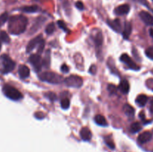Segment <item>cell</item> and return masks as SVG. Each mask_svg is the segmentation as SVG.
Wrapping results in <instances>:
<instances>
[{"mask_svg": "<svg viewBox=\"0 0 153 152\" xmlns=\"http://www.w3.org/2000/svg\"><path fill=\"white\" fill-rule=\"evenodd\" d=\"M120 61H122V62H123L124 63L126 64V65L128 66V68L131 69L136 70V71L140 69V67H139L138 66L131 60V58H130L128 55H126V54H123V55H121Z\"/></svg>", "mask_w": 153, "mask_h": 152, "instance_id": "7", "label": "cell"}, {"mask_svg": "<svg viewBox=\"0 0 153 152\" xmlns=\"http://www.w3.org/2000/svg\"><path fill=\"white\" fill-rule=\"evenodd\" d=\"M123 110L124 113H125L126 116H129V117H133L134 115V107H131V105L128 104H126L123 105Z\"/></svg>", "mask_w": 153, "mask_h": 152, "instance_id": "19", "label": "cell"}, {"mask_svg": "<svg viewBox=\"0 0 153 152\" xmlns=\"http://www.w3.org/2000/svg\"><path fill=\"white\" fill-rule=\"evenodd\" d=\"M43 49H44V40H43V41L42 42L40 45H39L38 49H37V52H38L39 54L42 53L43 51Z\"/></svg>", "mask_w": 153, "mask_h": 152, "instance_id": "36", "label": "cell"}, {"mask_svg": "<svg viewBox=\"0 0 153 152\" xmlns=\"http://www.w3.org/2000/svg\"><path fill=\"white\" fill-rule=\"evenodd\" d=\"M57 23H58V25L59 26V28H61L63 31H66V32H68L69 29H68V28L67 27V25H66L65 22H63L62 20H58V22H57Z\"/></svg>", "mask_w": 153, "mask_h": 152, "instance_id": "30", "label": "cell"}, {"mask_svg": "<svg viewBox=\"0 0 153 152\" xmlns=\"http://www.w3.org/2000/svg\"><path fill=\"white\" fill-rule=\"evenodd\" d=\"M145 54H146V55L148 57V58L153 60V49L152 48H149V49H146V52H145Z\"/></svg>", "mask_w": 153, "mask_h": 152, "instance_id": "32", "label": "cell"}, {"mask_svg": "<svg viewBox=\"0 0 153 152\" xmlns=\"http://www.w3.org/2000/svg\"><path fill=\"white\" fill-rule=\"evenodd\" d=\"M55 25H54L53 22H51V23H49V25L46 26V33L47 34H52V33L55 31Z\"/></svg>", "mask_w": 153, "mask_h": 152, "instance_id": "26", "label": "cell"}, {"mask_svg": "<svg viewBox=\"0 0 153 152\" xmlns=\"http://www.w3.org/2000/svg\"><path fill=\"white\" fill-rule=\"evenodd\" d=\"M131 28H132V27H131V22H125V24H124V29L123 31V37L124 39H126V40L128 39L131 33Z\"/></svg>", "mask_w": 153, "mask_h": 152, "instance_id": "17", "label": "cell"}, {"mask_svg": "<svg viewBox=\"0 0 153 152\" xmlns=\"http://www.w3.org/2000/svg\"><path fill=\"white\" fill-rule=\"evenodd\" d=\"M136 1H139V2H140V3H141V4H144V5H146V7H148L149 8V6L148 5V4H147V2H146V0H136Z\"/></svg>", "mask_w": 153, "mask_h": 152, "instance_id": "38", "label": "cell"}, {"mask_svg": "<svg viewBox=\"0 0 153 152\" xmlns=\"http://www.w3.org/2000/svg\"><path fill=\"white\" fill-rule=\"evenodd\" d=\"M29 62L32 65L34 71L39 72L43 66V60L39 54H34L29 57Z\"/></svg>", "mask_w": 153, "mask_h": 152, "instance_id": "6", "label": "cell"}, {"mask_svg": "<svg viewBox=\"0 0 153 152\" xmlns=\"http://www.w3.org/2000/svg\"><path fill=\"white\" fill-rule=\"evenodd\" d=\"M139 16L146 25L153 27V16L149 12L142 10L139 13Z\"/></svg>", "mask_w": 153, "mask_h": 152, "instance_id": "9", "label": "cell"}, {"mask_svg": "<svg viewBox=\"0 0 153 152\" xmlns=\"http://www.w3.org/2000/svg\"><path fill=\"white\" fill-rule=\"evenodd\" d=\"M0 50H1V40H0Z\"/></svg>", "mask_w": 153, "mask_h": 152, "instance_id": "41", "label": "cell"}, {"mask_svg": "<svg viewBox=\"0 0 153 152\" xmlns=\"http://www.w3.org/2000/svg\"><path fill=\"white\" fill-rule=\"evenodd\" d=\"M45 97L47 98L50 101H55L57 100V95L53 92H48L45 94Z\"/></svg>", "mask_w": 153, "mask_h": 152, "instance_id": "24", "label": "cell"}, {"mask_svg": "<svg viewBox=\"0 0 153 152\" xmlns=\"http://www.w3.org/2000/svg\"><path fill=\"white\" fill-rule=\"evenodd\" d=\"M70 101L68 98H64V99L61 100V106L63 109H64V110H67V109H68L69 107H70Z\"/></svg>", "mask_w": 153, "mask_h": 152, "instance_id": "25", "label": "cell"}, {"mask_svg": "<svg viewBox=\"0 0 153 152\" xmlns=\"http://www.w3.org/2000/svg\"><path fill=\"white\" fill-rule=\"evenodd\" d=\"M89 72L92 75H95L97 72V66L95 65H92L89 69Z\"/></svg>", "mask_w": 153, "mask_h": 152, "instance_id": "37", "label": "cell"}, {"mask_svg": "<svg viewBox=\"0 0 153 152\" xmlns=\"http://www.w3.org/2000/svg\"><path fill=\"white\" fill-rule=\"evenodd\" d=\"M117 86L114 84H108V90L111 94H115L117 92Z\"/></svg>", "mask_w": 153, "mask_h": 152, "instance_id": "31", "label": "cell"}, {"mask_svg": "<svg viewBox=\"0 0 153 152\" xmlns=\"http://www.w3.org/2000/svg\"><path fill=\"white\" fill-rule=\"evenodd\" d=\"M40 79L43 81L48 82L54 84L61 83L63 80V77L59 75L52 72H45L40 75Z\"/></svg>", "mask_w": 153, "mask_h": 152, "instance_id": "3", "label": "cell"}, {"mask_svg": "<svg viewBox=\"0 0 153 152\" xmlns=\"http://www.w3.org/2000/svg\"><path fill=\"white\" fill-rule=\"evenodd\" d=\"M149 34H150L151 37L153 39V28H151V29H149Z\"/></svg>", "mask_w": 153, "mask_h": 152, "instance_id": "40", "label": "cell"}, {"mask_svg": "<svg viewBox=\"0 0 153 152\" xmlns=\"http://www.w3.org/2000/svg\"><path fill=\"white\" fill-rule=\"evenodd\" d=\"M76 4V7H77L79 10H83L84 8H85V5H84V4L81 1H76V4Z\"/></svg>", "mask_w": 153, "mask_h": 152, "instance_id": "34", "label": "cell"}, {"mask_svg": "<svg viewBox=\"0 0 153 152\" xmlns=\"http://www.w3.org/2000/svg\"><path fill=\"white\" fill-rule=\"evenodd\" d=\"M43 41V37H42V35L37 36V37H36L35 38L32 39V40L28 43V46H27L26 52H28V53L32 52L36 47H37V46H39V45H40Z\"/></svg>", "mask_w": 153, "mask_h": 152, "instance_id": "8", "label": "cell"}, {"mask_svg": "<svg viewBox=\"0 0 153 152\" xmlns=\"http://www.w3.org/2000/svg\"><path fill=\"white\" fill-rule=\"evenodd\" d=\"M152 138V133L150 131H145L142 133L137 137V142L140 144H145L150 141Z\"/></svg>", "mask_w": 153, "mask_h": 152, "instance_id": "10", "label": "cell"}, {"mask_svg": "<svg viewBox=\"0 0 153 152\" xmlns=\"http://www.w3.org/2000/svg\"><path fill=\"white\" fill-rule=\"evenodd\" d=\"M152 1H153V0H152Z\"/></svg>", "mask_w": 153, "mask_h": 152, "instance_id": "42", "label": "cell"}, {"mask_svg": "<svg viewBox=\"0 0 153 152\" xmlns=\"http://www.w3.org/2000/svg\"><path fill=\"white\" fill-rule=\"evenodd\" d=\"M38 9L39 7L37 5H31L21 7L20 10L25 13H35V12L38 11Z\"/></svg>", "mask_w": 153, "mask_h": 152, "instance_id": "21", "label": "cell"}, {"mask_svg": "<svg viewBox=\"0 0 153 152\" xmlns=\"http://www.w3.org/2000/svg\"><path fill=\"white\" fill-rule=\"evenodd\" d=\"M118 89H120L121 92H123V94H127L129 92L130 89V85L129 83L128 82L127 80H122L120 83L119 87Z\"/></svg>", "mask_w": 153, "mask_h": 152, "instance_id": "16", "label": "cell"}, {"mask_svg": "<svg viewBox=\"0 0 153 152\" xmlns=\"http://www.w3.org/2000/svg\"><path fill=\"white\" fill-rule=\"evenodd\" d=\"M61 70L62 72L67 73V72H69V71H70V68H69L68 66H67V64L64 63L61 66Z\"/></svg>", "mask_w": 153, "mask_h": 152, "instance_id": "33", "label": "cell"}, {"mask_svg": "<svg viewBox=\"0 0 153 152\" xmlns=\"http://www.w3.org/2000/svg\"><path fill=\"white\" fill-rule=\"evenodd\" d=\"M34 116H35L36 119H43L45 116L43 113H41V112H37V113L34 114Z\"/></svg>", "mask_w": 153, "mask_h": 152, "instance_id": "35", "label": "cell"}, {"mask_svg": "<svg viewBox=\"0 0 153 152\" xmlns=\"http://www.w3.org/2000/svg\"><path fill=\"white\" fill-rule=\"evenodd\" d=\"M28 19L22 15H15L9 19L8 31L13 35H19L25 31Z\"/></svg>", "mask_w": 153, "mask_h": 152, "instance_id": "1", "label": "cell"}, {"mask_svg": "<svg viewBox=\"0 0 153 152\" xmlns=\"http://www.w3.org/2000/svg\"><path fill=\"white\" fill-rule=\"evenodd\" d=\"M130 10V6L128 4H123L118 6L114 9V13L117 16L127 14Z\"/></svg>", "mask_w": 153, "mask_h": 152, "instance_id": "11", "label": "cell"}, {"mask_svg": "<svg viewBox=\"0 0 153 152\" xmlns=\"http://www.w3.org/2000/svg\"><path fill=\"white\" fill-rule=\"evenodd\" d=\"M150 111L153 113V99L152 100V101H151V104H150Z\"/></svg>", "mask_w": 153, "mask_h": 152, "instance_id": "39", "label": "cell"}, {"mask_svg": "<svg viewBox=\"0 0 153 152\" xmlns=\"http://www.w3.org/2000/svg\"><path fill=\"white\" fill-rule=\"evenodd\" d=\"M95 31V34H93V39H94V41L95 43L96 47L97 48H100L102 45L103 42V37L102 34V31H100V30H94Z\"/></svg>", "mask_w": 153, "mask_h": 152, "instance_id": "12", "label": "cell"}, {"mask_svg": "<svg viewBox=\"0 0 153 152\" xmlns=\"http://www.w3.org/2000/svg\"><path fill=\"white\" fill-rule=\"evenodd\" d=\"M107 23L111 28V29L116 32H120L121 31V24L120 19H115L114 20H108Z\"/></svg>", "mask_w": 153, "mask_h": 152, "instance_id": "14", "label": "cell"}, {"mask_svg": "<svg viewBox=\"0 0 153 152\" xmlns=\"http://www.w3.org/2000/svg\"><path fill=\"white\" fill-rule=\"evenodd\" d=\"M80 137L84 141H90L92 138V133L91 130L87 127L82 128L80 131Z\"/></svg>", "mask_w": 153, "mask_h": 152, "instance_id": "13", "label": "cell"}, {"mask_svg": "<svg viewBox=\"0 0 153 152\" xmlns=\"http://www.w3.org/2000/svg\"><path fill=\"white\" fill-rule=\"evenodd\" d=\"M64 83L70 87L80 88L83 85V80L79 75H70L64 79Z\"/></svg>", "mask_w": 153, "mask_h": 152, "instance_id": "5", "label": "cell"}, {"mask_svg": "<svg viewBox=\"0 0 153 152\" xmlns=\"http://www.w3.org/2000/svg\"><path fill=\"white\" fill-rule=\"evenodd\" d=\"M1 65H2V68L1 69V72L3 74H7V73L10 72L13 70L15 68L14 61H12L10 58V57L7 56L6 55H3L1 56Z\"/></svg>", "mask_w": 153, "mask_h": 152, "instance_id": "4", "label": "cell"}, {"mask_svg": "<svg viewBox=\"0 0 153 152\" xmlns=\"http://www.w3.org/2000/svg\"><path fill=\"white\" fill-rule=\"evenodd\" d=\"M0 40L5 43H10V37H9L8 34L5 31H1L0 32Z\"/></svg>", "mask_w": 153, "mask_h": 152, "instance_id": "23", "label": "cell"}, {"mask_svg": "<svg viewBox=\"0 0 153 152\" xmlns=\"http://www.w3.org/2000/svg\"><path fill=\"white\" fill-rule=\"evenodd\" d=\"M148 101V97L146 95H139L136 98V103L138 104L140 107H144L146 105V104L147 103Z\"/></svg>", "mask_w": 153, "mask_h": 152, "instance_id": "20", "label": "cell"}, {"mask_svg": "<svg viewBox=\"0 0 153 152\" xmlns=\"http://www.w3.org/2000/svg\"><path fill=\"white\" fill-rule=\"evenodd\" d=\"M4 95L12 101H19L22 98V95L17 89L10 85H4L2 88Z\"/></svg>", "mask_w": 153, "mask_h": 152, "instance_id": "2", "label": "cell"}, {"mask_svg": "<svg viewBox=\"0 0 153 152\" xmlns=\"http://www.w3.org/2000/svg\"><path fill=\"white\" fill-rule=\"evenodd\" d=\"M49 63H50V56H49V52H48V53H46L45 58L43 60V66L47 68V67L49 66Z\"/></svg>", "mask_w": 153, "mask_h": 152, "instance_id": "27", "label": "cell"}, {"mask_svg": "<svg viewBox=\"0 0 153 152\" xmlns=\"http://www.w3.org/2000/svg\"><path fill=\"white\" fill-rule=\"evenodd\" d=\"M141 129L142 126L139 122H134L133 124H131V127H130V131H131V133H133V134L139 132Z\"/></svg>", "mask_w": 153, "mask_h": 152, "instance_id": "22", "label": "cell"}, {"mask_svg": "<svg viewBox=\"0 0 153 152\" xmlns=\"http://www.w3.org/2000/svg\"><path fill=\"white\" fill-rule=\"evenodd\" d=\"M18 73L21 78H26L30 75L29 68L25 65H21L18 69Z\"/></svg>", "mask_w": 153, "mask_h": 152, "instance_id": "15", "label": "cell"}, {"mask_svg": "<svg viewBox=\"0 0 153 152\" xmlns=\"http://www.w3.org/2000/svg\"><path fill=\"white\" fill-rule=\"evenodd\" d=\"M8 19V15L7 13H4L1 15H0V27L2 26Z\"/></svg>", "mask_w": 153, "mask_h": 152, "instance_id": "29", "label": "cell"}, {"mask_svg": "<svg viewBox=\"0 0 153 152\" xmlns=\"http://www.w3.org/2000/svg\"><path fill=\"white\" fill-rule=\"evenodd\" d=\"M105 144L110 148L111 149H114L115 145L114 143L113 140L110 138V137H105Z\"/></svg>", "mask_w": 153, "mask_h": 152, "instance_id": "28", "label": "cell"}, {"mask_svg": "<svg viewBox=\"0 0 153 152\" xmlns=\"http://www.w3.org/2000/svg\"><path fill=\"white\" fill-rule=\"evenodd\" d=\"M94 121H95L96 123L98 125H100V126L105 127L108 125V122L106 121L105 118L102 116V115L98 114L94 117Z\"/></svg>", "mask_w": 153, "mask_h": 152, "instance_id": "18", "label": "cell"}]
</instances>
